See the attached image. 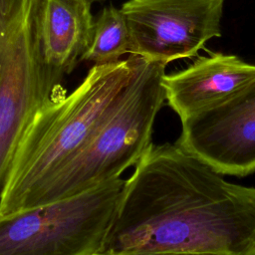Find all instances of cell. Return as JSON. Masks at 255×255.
Masks as SVG:
<instances>
[{"label": "cell", "mask_w": 255, "mask_h": 255, "mask_svg": "<svg viewBox=\"0 0 255 255\" xmlns=\"http://www.w3.org/2000/svg\"><path fill=\"white\" fill-rule=\"evenodd\" d=\"M255 255V187L174 143L151 144L125 180L99 255Z\"/></svg>", "instance_id": "obj_1"}, {"label": "cell", "mask_w": 255, "mask_h": 255, "mask_svg": "<svg viewBox=\"0 0 255 255\" xmlns=\"http://www.w3.org/2000/svg\"><path fill=\"white\" fill-rule=\"evenodd\" d=\"M137 56L94 65L68 96L55 97L24 134L0 192V215L26 208L33 195L90 141L128 85Z\"/></svg>", "instance_id": "obj_2"}, {"label": "cell", "mask_w": 255, "mask_h": 255, "mask_svg": "<svg viewBox=\"0 0 255 255\" xmlns=\"http://www.w3.org/2000/svg\"><path fill=\"white\" fill-rule=\"evenodd\" d=\"M165 67L137 56L132 75L112 113L86 146L33 195L26 208L121 178L139 161L152 144L154 122L165 101Z\"/></svg>", "instance_id": "obj_3"}, {"label": "cell", "mask_w": 255, "mask_h": 255, "mask_svg": "<svg viewBox=\"0 0 255 255\" xmlns=\"http://www.w3.org/2000/svg\"><path fill=\"white\" fill-rule=\"evenodd\" d=\"M125 180L0 215V255H99Z\"/></svg>", "instance_id": "obj_4"}, {"label": "cell", "mask_w": 255, "mask_h": 255, "mask_svg": "<svg viewBox=\"0 0 255 255\" xmlns=\"http://www.w3.org/2000/svg\"><path fill=\"white\" fill-rule=\"evenodd\" d=\"M40 0H0V192L38 113L56 97L39 46Z\"/></svg>", "instance_id": "obj_5"}, {"label": "cell", "mask_w": 255, "mask_h": 255, "mask_svg": "<svg viewBox=\"0 0 255 255\" xmlns=\"http://www.w3.org/2000/svg\"><path fill=\"white\" fill-rule=\"evenodd\" d=\"M225 0H128L121 10L130 36L129 55L167 65L197 56L221 36Z\"/></svg>", "instance_id": "obj_6"}, {"label": "cell", "mask_w": 255, "mask_h": 255, "mask_svg": "<svg viewBox=\"0 0 255 255\" xmlns=\"http://www.w3.org/2000/svg\"><path fill=\"white\" fill-rule=\"evenodd\" d=\"M175 143L222 175L255 172V81L181 121Z\"/></svg>", "instance_id": "obj_7"}, {"label": "cell", "mask_w": 255, "mask_h": 255, "mask_svg": "<svg viewBox=\"0 0 255 255\" xmlns=\"http://www.w3.org/2000/svg\"><path fill=\"white\" fill-rule=\"evenodd\" d=\"M255 81V65L235 55L210 53L184 70L164 75L165 101L180 121L229 99Z\"/></svg>", "instance_id": "obj_8"}, {"label": "cell", "mask_w": 255, "mask_h": 255, "mask_svg": "<svg viewBox=\"0 0 255 255\" xmlns=\"http://www.w3.org/2000/svg\"><path fill=\"white\" fill-rule=\"evenodd\" d=\"M84 0H40L39 46L48 79L59 87L88 49L95 20Z\"/></svg>", "instance_id": "obj_9"}, {"label": "cell", "mask_w": 255, "mask_h": 255, "mask_svg": "<svg viewBox=\"0 0 255 255\" xmlns=\"http://www.w3.org/2000/svg\"><path fill=\"white\" fill-rule=\"evenodd\" d=\"M129 52L130 36L122 10L112 5L105 7L95 20L91 43L81 61L111 64Z\"/></svg>", "instance_id": "obj_10"}, {"label": "cell", "mask_w": 255, "mask_h": 255, "mask_svg": "<svg viewBox=\"0 0 255 255\" xmlns=\"http://www.w3.org/2000/svg\"><path fill=\"white\" fill-rule=\"evenodd\" d=\"M144 255H218L212 253H192V252H167V253H153Z\"/></svg>", "instance_id": "obj_11"}, {"label": "cell", "mask_w": 255, "mask_h": 255, "mask_svg": "<svg viewBox=\"0 0 255 255\" xmlns=\"http://www.w3.org/2000/svg\"><path fill=\"white\" fill-rule=\"evenodd\" d=\"M84 1H86V2H88V3H90V4L92 5V4H94V3H98V2H104V1H106V0H84Z\"/></svg>", "instance_id": "obj_12"}]
</instances>
